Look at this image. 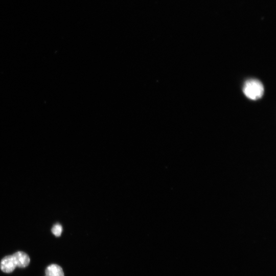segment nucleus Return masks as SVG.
<instances>
[{"instance_id":"f257e3e1","label":"nucleus","mask_w":276,"mask_h":276,"mask_svg":"<svg viewBox=\"0 0 276 276\" xmlns=\"http://www.w3.org/2000/svg\"><path fill=\"white\" fill-rule=\"evenodd\" d=\"M243 93L249 99L257 100L263 95L264 87L262 83L257 79L247 80L243 86Z\"/></svg>"},{"instance_id":"f03ea898","label":"nucleus","mask_w":276,"mask_h":276,"mask_svg":"<svg viewBox=\"0 0 276 276\" xmlns=\"http://www.w3.org/2000/svg\"><path fill=\"white\" fill-rule=\"evenodd\" d=\"M16 267L12 255H9L4 257L0 263V268L5 273L12 272Z\"/></svg>"},{"instance_id":"7ed1b4c3","label":"nucleus","mask_w":276,"mask_h":276,"mask_svg":"<svg viewBox=\"0 0 276 276\" xmlns=\"http://www.w3.org/2000/svg\"><path fill=\"white\" fill-rule=\"evenodd\" d=\"M12 256L17 267L24 268L30 263V259L29 256L23 251H17Z\"/></svg>"},{"instance_id":"20e7f679","label":"nucleus","mask_w":276,"mask_h":276,"mask_svg":"<svg viewBox=\"0 0 276 276\" xmlns=\"http://www.w3.org/2000/svg\"><path fill=\"white\" fill-rule=\"evenodd\" d=\"M45 276H64L62 268L55 264L48 266L45 269Z\"/></svg>"},{"instance_id":"39448f33","label":"nucleus","mask_w":276,"mask_h":276,"mask_svg":"<svg viewBox=\"0 0 276 276\" xmlns=\"http://www.w3.org/2000/svg\"><path fill=\"white\" fill-rule=\"evenodd\" d=\"M62 232V227L60 224L58 223L55 224L52 228V233L56 237L60 236Z\"/></svg>"}]
</instances>
